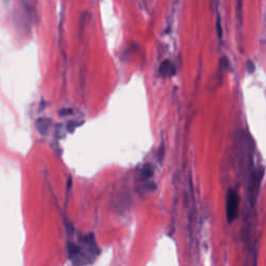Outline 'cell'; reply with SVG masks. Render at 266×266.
Here are the masks:
<instances>
[{"label":"cell","instance_id":"2","mask_svg":"<svg viewBox=\"0 0 266 266\" xmlns=\"http://www.w3.org/2000/svg\"><path fill=\"white\" fill-rule=\"evenodd\" d=\"M239 207V197L233 189H229L226 196V214L229 223H232L237 216Z\"/></svg>","mask_w":266,"mask_h":266},{"label":"cell","instance_id":"4","mask_svg":"<svg viewBox=\"0 0 266 266\" xmlns=\"http://www.w3.org/2000/svg\"><path fill=\"white\" fill-rule=\"evenodd\" d=\"M50 123H51V120L50 119H47V117H42V119H39L37 121V129L39 130V132L41 134H46L48 129H49V126H50Z\"/></svg>","mask_w":266,"mask_h":266},{"label":"cell","instance_id":"5","mask_svg":"<svg viewBox=\"0 0 266 266\" xmlns=\"http://www.w3.org/2000/svg\"><path fill=\"white\" fill-rule=\"evenodd\" d=\"M152 174H153V172H152V167H151V165L146 164V165H144V166L142 167V170H141V175H143L144 178H149V177H151Z\"/></svg>","mask_w":266,"mask_h":266},{"label":"cell","instance_id":"6","mask_svg":"<svg viewBox=\"0 0 266 266\" xmlns=\"http://www.w3.org/2000/svg\"><path fill=\"white\" fill-rule=\"evenodd\" d=\"M246 69L249 73H253V72L255 71V64L252 61H248L246 64Z\"/></svg>","mask_w":266,"mask_h":266},{"label":"cell","instance_id":"1","mask_svg":"<svg viewBox=\"0 0 266 266\" xmlns=\"http://www.w3.org/2000/svg\"><path fill=\"white\" fill-rule=\"evenodd\" d=\"M68 259L73 266H87L93 264L100 255V249L93 233L81 234L76 238L69 237L67 243Z\"/></svg>","mask_w":266,"mask_h":266},{"label":"cell","instance_id":"7","mask_svg":"<svg viewBox=\"0 0 266 266\" xmlns=\"http://www.w3.org/2000/svg\"><path fill=\"white\" fill-rule=\"evenodd\" d=\"M72 112H73V110H72L71 108H64V109H61V110L58 111L60 115H62V116H66V115H68V114H71Z\"/></svg>","mask_w":266,"mask_h":266},{"label":"cell","instance_id":"8","mask_svg":"<svg viewBox=\"0 0 266 266\" xmlns=\"http://www.w3.org/2000/svg\"><path fill=\"white\" fill-rule=\"evenodd\" d=\"M217 33H219V36H220V37H222V27H221L220 19H217Z\"/></svg>","mask_w":266,"mask_h":266},{"label":"cell","instance_id":"3","mask_svg":"<svg viewBox=\"0 0 266 266\" xmlns=\"http://www.w3.org/2000/svg\"><path fill=\"white\" fill-rule=\"evenodd\" d=\"M159 74L161 76L171 77L176 74V67L171 60H164L159 66Z\"/></svg>","mask_w":266,"mask_h":266}]
</instances>
